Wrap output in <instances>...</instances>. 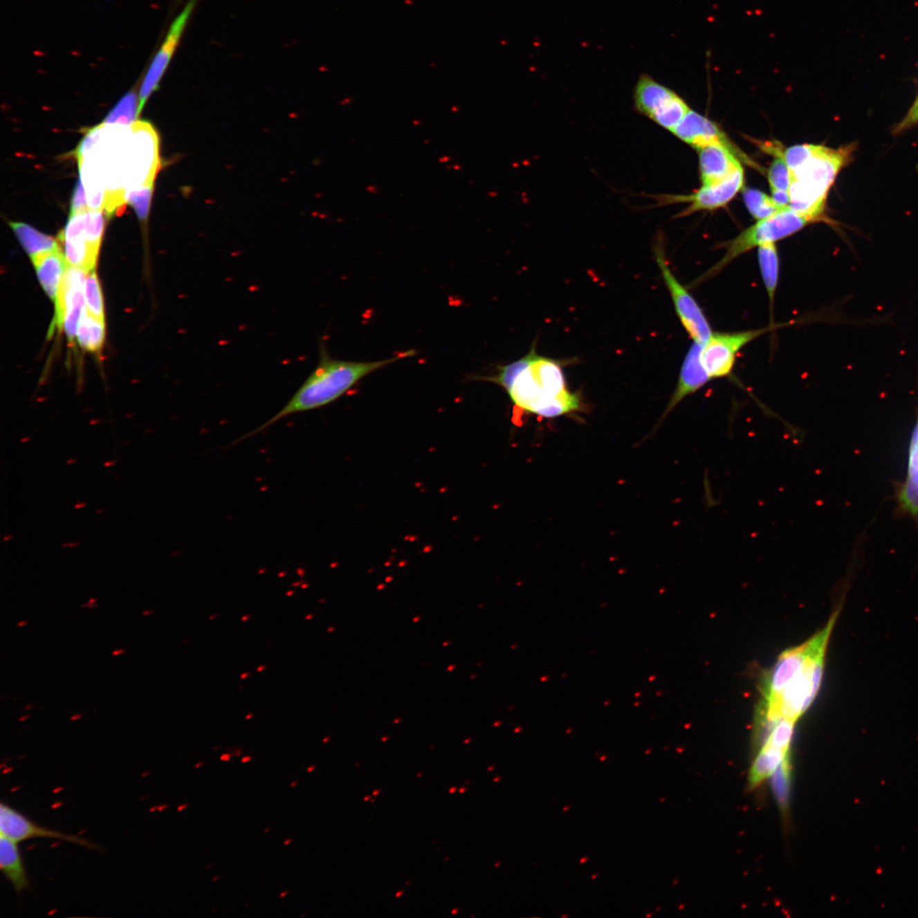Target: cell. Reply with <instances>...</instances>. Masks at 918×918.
<instances>
[{
	"mask_svg": "<svg viewBox=\"0 0 918 918\" xmlns=\"http://www.w3.org/2000/svg\"><path fill=\"white\" fill-rule=\"evenodd\" d=\"M160 168L159 138L149 122H136L131 125L127 167L126 192L154 183Z\"/></svg>",
	"mask_w": 918,
	"mask_h": 918,
	"instance_id": "cell-6",
	"label": "cell"
},
{
	"mask_svg": "<svg viewBox=\"0 0 918 918\" xmlns=\"http://www.w3.org/2000/svg\"><path fill=\"white\" fill-rule=\"evenodd\" d=\"M672 133L677 138L697 150L708 146L726 147L746 165L753 168H759L755 163L728 139L718 125L696 111L690 110L682 121L672 130Z\"/></svg>",
	"mask_w": 918,
	"mask_h": 918,
	"instance_id": "cell-12",
	"label": "cell"
},
{
	"mask_svg": "<svg viewBox=\"0 0 918 918\" xmlns=\"http://www.w3.org/2000/svg\"><path fill=\"white\" fill-rule=\"evenodd\" d=\"M456 790H457L456 787H452L451 790L449 791H450V793H455V791Z\"/></svg>",
	"mask_w": 918,
	"mask_h": 918,
	"instance_id": "cell-46",
	"label": "cell"
},
{
	"mask_svg": "<svg viewBox=\"0 0 918 918\" xmlns=\"http://www.w3.org/2000/svg\"><path fill=\"white\" fill-rule=\"evenodd\" d=\"M318 365L276 414L237 442L254 437L289 416L303 414L329 406L339 400L364 378L394 362L415 355L414 349L388 359L375 362H353L331 358L324 342L319 347Z\"/></svg>",
	"mask_w": 918,
	"mask_h": 918,
	"instance_id": "cell-1",
	"label": "cell"
},
{
	"mask_svg": "<svg viewBox=\"0 0 918 918\" xmlns=\"http://www.w3.org/2000/svg\"><path fill=\"white\" fill-rule=\"evenodd\" d=\"M918 125V110L912 114H906V116L899 121L893 129L894 136L901 135L908 130Z\"/></svg>",
	"mask_w": 918,
	"mask_h": 918,
	"instance_id": "cell-35",
	"label": "cell"
},
{
	"mask_svg": "<svg viewBox=\"0 0 918 918\" xmlns=\"http://www.w3.org/2000/svg\"><path fill=\"white\" fill-rule=\"evenodd\" d=\"M917 110H918V92L915 100H914L912 107H910V109H909L908 113L906 114H912L913 113H915V111Z\"/></svg>",
	"mask_w": 918,
	"mask_h": 918,
	"instance_id": "cell-36",
	"label": "cell"
},
{
	"mask_svg": "<svg viewBox=\"0 0 918 918\" xmlns=\"http://www.w3.org/2000/svg\"><path fill=\"white\" fill-rule=\"evenodd\" d=\"M104 128H105V124L102 122V124L89 130L84 139L82 140L80 144L76 148L75 152H74L77 161L80 162L81 159H83L84 156L98 143L100 137L102 136Z\"/></svg>",
	"mask_w": 918,
	"mask_h": 918,
	"instance_id": "cell-33",
	"label": "cell"
},
{
	"mask_svg": "<svg viewBox=\"0 0 918 918\" xmlns=\"http://www.w3.org/2000/svg\"><path fill=\"white\" fill-rule=\"evenodd\" d=\"M10 226L32 259L61 248L58 239H55L54 237L46 235L31 226L22 222H10Z\"/></svg>",
	"mask_w": 918,
	"mask_h": 918,
	"instance_id": "cell-21",
	"label": "cell"
},
{
	"mask_svg": "<svg viewBox=\"0 0 918 918\" xmlns=\"http://www.w3.org/2000/svg\"><path fill=\"white\" fill-rule=\"evenodd\" d=\"M0 868L17 894L30 887L27 872L17 842L0 836Z\"/></svg>",
	"mask_w": 918,
	"mask_h": 918,
	"instance_id": "cell-20",
	"label": "cell"
},
{
	"mask_svg": "<svg viewBox=\"0 0 918 918\" xmlns=\"http://www.w3.org/2000/svg\"><path fill=\"white\" fill-rule=\"evenodd\" d=\"M248 616H244V618H243V621H246V620H248Z\"/></svg>",
	"mask_w": 918,
	"mask_h": 918,
	"instance_id": "cell-60",
	"label": "cell"
},
{
	"mask_svg": "<svg viewBox=\"0 0 918 918\" xmlns=\"http://www.w3.org/2000/svg\"><path fill=\"white\" fill-rule=\"evenodd\" d=\"M41 285L52 300L57 298L68 264L61 248L33 259Z\"/></svg>",
	"mask_w": 918,
	"mask_h": 918,
	"instance_id": "cell-19",
	"label": "cell"
},
{
	"mask_svg": "<svg viewBox=\"0 0 918 918\" xmlns=\"http://www.w3.org/2000/svg\"><path fill=\"white\" fill-rule=\"evenodd\" d=\"M499 780H500V778H496V779H494V782H499Z\"/></svg>",
	"mask_w": 918,
	"mask_h": 918,
	"instance_id": "cell-56",
	"label": "cell"
},
{
	"mask_svg": "<svg viewBox=\"0 0 918 918\" xmlns=\"http://www.w3.org/2000/svg\"><path fill=\"white\" fill-rule=\"evenodd\" d=\"M810 650V641L791 648L780 656L768 679L765 701L778 696L801 670Z\"/></svg>",
	"mask_w": 918,
	"mask_h": 918,
	"instance_id": "cell-18",
	"label": "cell"
},
{
	"mask_svg": "<svg viewBox=\"0 0 918 918\" xmlns=\"http://www.w3.org/2000/svg\"><path fill=\"white\" fill-rule=\"evenodd\" d=\"M655 258L680 322L694 342L704 345L713 333L708 318L688 289L672 273L661 244L655 247Z\"/></svg>",
	"mask_w": 918,
	"mask_h": 918,
	"instance_id": "cell-7",
	"label": "cell"
},
{
	"mask_svg": "<svg viewBox=\"0 0 918 918\" xmlns=\"http://www.w3.org/2000/svg\"><path fill=\"white\" fill-rule=\"evenodd\" d=\"M298 783H299L298 780H295V782L291 783V785H290V787H295Z\"/></svg>",
	"mask_w": 918,
	"mask_h": 918,
	"instance_id": "cell-45",
	"label": "cell"
},
{
	"mask_svg": "<svg viewBox=\"0 0 918 918\" xmlns=\"http://www.w3.org/2000/svg\"><path fill=\"white\" fill-rule=\"evenodd\" d=\"M814 222L811 219L805 217L797 212L787 208L773 217L759 221L755 225L743 230L734 239L719 245L726 253L719 261L712 266L708 271L693 282V285H699L712 279L719 275L732 261L746 253L761 245L775 244L776 241L793 236L805 226Z\"/></svg>",
	"mask_w": 918,
	"mask_h": 918,
	"instance_id": "cell-4",
	"label": "cell"
},
{
	"mask_svg": "<svg viewBox=\"0 0 918 918\" xmlns=\"http://www.w3.org/2000/svg\"><path fill=\"white\" fill-rule=\"evenodd\" d=\"M95 607H96L95 603H91V602H89L88 604H84L81 605V607H87L89 609L95 608Z\"/></svg>",
	"mask_w": 918,
	"mask_h": 918,
	"instance_id": "cell-38",
	"label": "cell"
},
{
	"mask_svg": "<svg viewBox=\"0 0 918 918\" xmlns=\"http://www.w3.org/2000/svg\"><path fill=\"white\" fill-rule=\"evenodd\" d=\"M789 750L763 745L749 771L751 787H756L771 778L783 762L789 758Z\"/></svg>",
	"mask_w": 918,
	"mask_h": 918,
	"instance_id": "cell-22",
	"label": "cell"
},
{
	"mask_svg": "<svg viewBox=\"0 0 918 918\" xmlns=\"http://www.w3.org/2000/svg\"><path fill=\"white\" fill-rule=\"evenodd\" d=\"M252 760H253V757H251V756H246V757L243 758V760H241V763H248V762H250Z\"/></svg>",
	"mask_w": 918,
	"mask_h": 918,
	"instance_id": "cell-39",
	"label": "cell"
},
{
	"mask_svg": "<svg viewBox=\"0 0 918 918\" xmlns=\"http://www.w3.org/2000/svg\"><path fill=\"white\" fill-rule=\"evenodd\" d=\"M84 298L87 312L95 318L104 320V303L98 274L94 270L85 279Z\"/></svg>",
	"mask_w": 918,
	"mask_h": 918,
	"instance_id": "cell-29",
	"label": "cell"
},
{
	"mask_svg": "<svg viewBox=\"0 0 918 918\" xmlns=\"http://www.w3.org/2000/svg\"><path fill=\"white\" fill-rule=\"evenodd\" d=\"M776 158L772 162L768 171V180L771 191L789 192L793 176L789 165L778 149L774 150Z\"/></svg>",
	"mask_w": 918,
	"mask_h": 918,
	"instance_id": "cell-28",
	"label": "cell"
},
{
	"mask_svg": "<svg viewBox=\"0 0 918 918\" xmlns=\"http://www.w3.org/2000/svg\"><path fill=\"white\" fill-rule=\"evenodd\" d=\"M634 102L639 113L670 131L690 110L678 94L648 74L639 77L634 88Z\"/></svg>",
	"mask_w": 918,
	"mask_h": 918,
	"instance_id": "cell-5",
	"label": "cell"
},
{
	"mask_svg": "<svg viewBox=\"0 0 918 918\" xmlns=\"http://www.w3.org/2000/svg\"><path fill=\"white\" fill-rule=\"evenodd\" d=\"M27 623H28V621H24V622H20L19 623H18V624H17V626H18V627H22V626L26 625V624H27Z\"/></svg>",
	"mask_w": 918,
	"mask_h": 918,
	"instance_id": "cell-42",
	"label": "cell"
},
{
	"mask_svg": "<svg viewBox=\"0 0 918 918\" xmlns=\"http://www.w3.org/2000/svg\"><path fill=\"white\" fill-rule=\"evenodd\" d=\"M270 830V827L265 829V831H264V832H269Z\"/></svg>",
	"mask_w": 918,
	"mask_h": 918,
	"instance_id": "cell-57",
	"label": "cell"
},
{
	"mask_svg": "<svg viewBox=\"0 0 918 918\" xmlns=\"http://www.w3.org/2000/svg\"><path fill=\"white\" fill-rule=\"evenodd\" d=\"M744 184V171L739 169L726 179L711 185H704L688 196H659V205L677 203H690V205L676 217H685L698 211L715 210L726 206L742 190Z\"/></svg>",
	"mask_w": 918,
	"mask_h": 918,
	"instance_id": "cell-10",
	"label": "cell"
},
{
	"mask_svg": "<svg viewBox=\"0 0 918 918\" xmlns=\"http://www.w3.org/2000/svg\"><path fill=\"white\" fill-rule=\"evenodd\" d=\"M85 273L68 266L55 304V326L64 329L70 341L77 336L84 304Z\"/></svg>",
	"mask_w": 918,
	"mask_h": 918,
	"instance_id": "cell-11",
	"label": "cell"
},
{
	"mask_svg": "<svg viewBox=\"0 0 918 918\" xmlns=\"http://www.w3.org/2000/svg\"><path fill=\"white\" fill-rule=\"evenodd\" d=\"M248 675V674L241 675V679L246 678Z\"/></svg>",
	"mask_w": 918,
	"mask_h": 918,
	"instance_id": "cell-54",
	"label": "cell"
},
{
	"mask_svg": "<svg viewBox=\"0 0 918 918\" xmlns=\"http://www.w3.org/2000/svg\"><path fill=\"white\" fill-rule=\"evenodd\" d=\"M463 791H466V787H463V789H461V790L459 791V793H463Z\"/></svg>",
	"mask_w": 918,
	"mask_h": 918,
	"instance_id": "cell-49",
	"label": "cell"
},
{
	"mask_svg": "<svg viewBox=\"0 0 918 918\" xmlns=\"http://www.w3.org/2000/svg\"><path fill=\"white\" fill-rule=\"evenodd\" d=\"M839 612L840 608H838L823 629L809 639L810 650L807 659L789 686L775 697L765 701L762 719L767 730H771L782 719L797 722L815 701L823 682L828 643Z\"/></svg>",
	"mask_w": 918,
	"mask_h": 918,
	"instance_id": "cell-3",
	"label": "cell"
},
{
	"mask_svg": "<svg viewBox=\"0 0 918 918\" xmlns=\"http://www.w3.org/2000/svg\"><path fill=\"white\" fill-rule=\"evenodd\" d=\"M702 345L694 342L683 360L678 384L660 419L659 425L687 396L693 395L707 385L712 378L708 376L701 360Z\"/></svg>",
	"mask_w": 918,
	"mask_h": 918,
	"instance_id": "cell-14",
	"label": "cell"
},
{
	"mask_svg": "<svg viewBox=\"0 0 918 918\" xmlns=\"http://www.w3.org/2000/svg\"><path fill=\"white\" fill-rule=\"evenodd\" d=\"M758 260L772 312L780 277V257L775 244H764L758 248Z\"/></svg>",
	"mask_w": 918,
	"mask_h": 918,
	"instance_id": "cell-23",
	"label": "cell"
},
{
	"mask_svg": "<svg viewBox=\"0 0 918 918\" xmlns=\"http://www.w3.org/2000/svg\"><path fill=\"white\" fill-rule=\"evenodd\" d=\"M264 668H265V667L259 668H258V671H259H259H261L262 669H264Z\"/></svg>",
	"mask_w": 918,
	"mask_h": 918,
	"instance_id": "cell-59",
	"label": "cell"
},
{
	"mask_svg": "<svg viewBox=\"0 0 918 918\" xmlns=\"http://www.w3.org/2000/svg\"><path fill=\"white\" fill-rule=\"evenodd\" d=\"M0 832L1 835L17 843L32 838H52L72 843L90 850L99 849L95 843L80 836L66 834L39 826L24 814L3 802L0 806Z\"/></svg>",
	"mask_w": 918,
	"mask_h": 918,
	"instance_id": "cell-13",
	"label": "cell"
},
{
	"mask_svg": "<svg viewBox=\"0 0 918 918\" xmlns=\"http://www.w3.org/2000/svg\"><path fill=\"white\" fill-rule=\"evenodd\" d=\"M536 352V347L533 345L531 351L524 358H520L515 362L508 365L497 367V373L493 376L482 378V380L494 383L501 386L505 389V392L511 387L513 382L518 377V375L529 367L531 363L538 358Z\"/></svg>",
	"mask_w": 918,
	"mask_h": 918,
	"instance_id": "cell-26",
	"label": "cell"
},
{
	"mask_svg": "<svg viewBox=\"0 0 918 918\" xmlns=\"http://www.w3.org/2000/svg\"><path fill=\"white\" fill-rule=\"evenodd\" d=\"M369 798H370L369 796V797H366L365 798H364V800H365V801L369 800Z\"/></svg>",
	"mask_w": 918,
	"mask_h": 918,
	"instance_id": "cell-58",
	"label": "cell"
},
{
	"mask_svg": "<svg viewBox=\"0 0 918 918\" xmlns=\"http://www.w3.org/2000/svg\"><path fill=\"white\" fill-rule=\"evenodd\" d=\"M232 756L230 755V754H228V753L222 754V755H221V760L228 762V761L232 760Z\"/></svg>",
	"mask_w": 918,
	"mask_h": 918,
	"instance_id": "cell-37",
	"label": "cell"
},
{
	"mask_svg": "<svg viewBox=\"0 0 918 918\" xmlns=\"http://www.w3.org/2000/svg\"><path fill=\"white\" fill-rule=\"evenodd\" d=\"M84 213L71 214L68 224L60 233L58 240L64 246L65 257L68 266L91 273L94 270L99 250L92 246L82 235Z\"/></svg>",
	"mask_w": 918,
	"mask_h": 918,
	"instance_id": "cell-15",
	"label": "cell"
},
{
	"mask_svg": "<svg viewBox=\"0 0 918 918\" xmlns=\"http://www.w3.org/2000/svg\"><path fill=\"white\" fill-rule=\"evenodd\" d=\"M77 340L82 348L91 352H100L105 340V322L85 312L77 329Z\"/></svg>",
	"mask_w": 918,
	"mask_h": 918,
	"instance_id": "cell-24",
	"label": "cell"
},
{
	"mask_svg": "<svg viewBox=\"0 0 918 918\" xmlns=\"http://www.w3.org/2000/svg\"><path fill=\"white\" fill-rule=\"evenodd\" d=\"M312 618V616H307L306 618H307V619H309V618Z\"/></svg>",
	"mask_w": 918,
	"mask_h": 918,
	"instance_id": "cell-63",
	"label": "cell"
},
{
	"mask_svg": "<svg viewBox=\"0 0 918 918\" xmlns=\"http://www.w3.org/2000/svg\"><path fill=\"white\" fill-rule=\"evenodd\" d=\"M587 861V858L583 859V860H582L581 862H582H582H585V861Z\"/></svg>",
	"mask_w": 918,
	"mask_h": 918,
	"instance_id": "cell-61",
	"label": "cell"
},
{
	"mask_svg": "<svg viewBox=\"0 0 918 918\" xmlns=\"http://www.w3.org/2000/svg\"><path fill=\"white\" fill-rule=\"evenodd\" d=\"M743 200L749 213L759 221L771 217L784 210L775 203L771 196L755 189H746L743 192Z\"/></svg>",
	"mask_w": 918,
	"mask_h": 918,
	"instance_id": "cell-27",
	"label": "cell"
},
{
	"mask_svg": "<svg viewBox=\"0 0 918 918\" xmlns=\"http://www.w3.org/2000/svg\"><path fill=\"white\" fill-rule=\"evenodd\" d=\"M315 769V765H311V766L308 767V769H307V772H308V773H311V772H312V771H314Z\"/></svg>",
	"mask_w": 918,
	"mask_h": 918,
	"instance_id": "cell-41",
	"label": "cell"
},
{
	"mask_svg": "<svg viewBox=\"0 0 918 918\" xmlns=\"http://www.w3.org/2000/svg\"><path fill=\"white\" fill-rule=\"evenodd\" d=\"M89 208L86 193H85L83 183L81 180L77 181L75 191H74L72 202H71V213L77 214L81 212L86 211Z\"/></svg>",
	"mask_w": 918,
	"mask_h": 918,
	"instance_id": "cell-34",
	"label": "cell"
},
{
	"mask_svg": "<svg viewBox=\"0 0 918 918\" xmlns=\"http://www.w3.org/2000/svg\"><path fill=\"white\" fill-rule=\"evenodd\" d=\"M458 912H459V909H455V910H453V912H452V914H456V913Z\"/></svg>",
	"mask_w": 918,
	"mask_h": 918,
	"instance_id": "cell-52",
	"label": "cell"
},
{
	"mask_svg": "<svg viewBox=\"0 0 918 918\" xmlns=\"http://www.w3.org/2000/svg\"><path fill=\"white\" fill-rule=\"evenodd\" d=\"M89 602H91V603H95L96 599H94V598H91V599Z\"/></svg>",
	"mask_w": 918,
	"mask_h": 918,
	"instance_id": "cell-48",
	"label": "cell"
},
{
	"mask_svg": "<svg viewBox=\"0 0 918 918\" xmlns=\"http://www.w3.org/2000/svg\"><path fill=\"white\" fill-rule=\"evenodd\" d=\"M288 894V891H284V893H282V894H280V897H281V898H284V897H286V895H287Z\"/></svg>",
	"mask_w": 918,
	"mask_h": 918,
	"instance_id": "cell-44",
	"label": "cell"
},
{
	"mask_svg": "<svg viewBox=\"0 0 918 918\" xmlns=\"http://www.w3.org/2000/svg\"><path fill=\"white\" fill-rule=\"evenodd\" d=\"M403 894V892H400V893L396 894V897H399L400 895H401V894Z\"/></svg>",
	"mask_w": 918,
	"mask_h": 918,
	"instance_id": "cell-53",
	"label": "cell"
},
{
	"mask_svg": "<svg viewBox=\"0 0 918 918\" xmlns=\"http://www.w3.org/2000/svg\"><path fill=\"white\" fill-rule=\"evenodd\" d=\"M493 767H490V768L488 769V771H493Z\"/></svg>",
	"mask_w": 918,
	"mask_h": 918,
	"instance_id": "cell-62",
	"label": "cell"
},
{
	"mask_svg": "<svg viewBox=\"0 0 918 918\" xmlns=\"http://www.w3.org/2000/svg\"><path fill=\"white\" fill-rule=\"evenodd\" d=\"M895 499L899 514L913 520L918 527V406L909 443L906 478L897 486Z\"/></svg>",
	"mask_w": 918,
	"mask_h": 918,
	"instance_id": "cell-16",
	"label": "cell"
},
{
	"mask_svg": "<svg viewBox=\"0 0 918 918\" xmlns=\"http://www.w3.org/2000/svg\"><path fill=\"white\" fill-rule=\"evenodd\" d=\"M329 740H330L329 737H327V738L323 739V743L329 742Z\"/></svg>",
	"mask_w": 918,
	"mask_h": 918,
	"instance_id": "cell-47",
	"label": "cell"
},
{
	"mask_svg": "<svg viewBox=\"0 0 918 918\" xmlns=\"http://www.w3.org/2000/svg\"><path fill=\"white\" fill-rule=\"evenodd\" d=\"M199 2V0H188L184 8L171 24L165 39H163L161 46H159L157 53L152 58L149 68L145 74L140 88V113L144 109L145 104L147 103L152 93L157 90L160 81H161L163 74L165 73L174 53H176L185 29L187 28L189 20L194 12Z\"/></svg>",
	"mask_w": 918,
	"mask_h": 918,
	"instance_id": "cell-9",
	"label": "cell"
},
{
	"mask_svg": "<svg viewBox=\"0 0 918 918\" xmlns=\"http://www.w3.org/2000/svg\"><path fill=\"white\" fill-rule=\"evenodd\" d=\"M154 190V183H152L126 192V203L134 208L137 217L141 221L147 220Z\"/></svg>",
	"mask_w": 918,
	"mask_h": 918,
	"instance_id": "cell-31",
	"label": "cell"
},
{
	"mask_svg": "<svg viewBox=\"0 0 918 918\" xmlns=\"http://www.w3.org/2000/svg\"><path fill=\"white\" fill-rule=\"evenodd\" d=\"M292 842H293V839H292V838H289V839H288V840H286V841L284 842V845H290V843H291Z\"/></svg>",
	"mask_w": 918,
	"mask_h": 918,
	"instance_id": "cell-43",
	"label": "cell"
},
{
	"mask_svg": "<svg viewBox=\"0 0 918 918\" xmlns=\"http://www.w3.org/2000/svg\"><path fill=\"white\" fill-rule=\"evenodd\" d=\"M105 228L103 210H87L84 212L83 234L93 247L100 250Z\"/></svg>",
	"mask_w": 918,
	"mask_h": 918,
	"instance_id": "cell-30",
	"label": "cell"
},
{
	"mask_svg": "<svg viewBox=\"0 0 918 918\" xmlns=\"http://www.w3.org/2000/svg\"><path fill=\"white\" fill-rule=\"evenodd\" d=\"M80 717H81V715H79V716H74V717H73L72 719H77V718H80Z\"/></svg>",
	"mask_w": 918,
	"mask_h": 918,
	"instance_id": "cell-55",
	"label": "cell"
},
{
	"mask_svg": "<svg viewBox=\"0 0 918 918\" xmlns=\"http://www.w3.org/2000/svg\"><path fill=\"white\" fill-rule=\"evenodd\" d=\"M124 652H125V650H115V652H113V656L121 655V654H122V653H124Z\"/></svg>",
	"mask_w": 918,
	"mask_h": 918,
	"instance_id": "cell-40",
	"label": "cell"
},
{
	"mask_svg": "<svg viewBox=\"0 0 918 918\" xmlns=\"http://www.w3.org/2000/svg\"><path fill=\"white\" fill-rule=\"evenodd\" d=\"M251 717H253V715L248 716L246 719H250V718H251Z\"/></svg>",
	"mask_w": 918,
	"mask_h": 918,
	"instance_id": "cell-64",
	"label": "cell"
},
{
	"mask_svg": "<svg viewBox=\"0 0 918 918\" xmlns=\"http://www.w3.org/2000/svg\"><path fill=\"white\" fill-rule=\"evenodd\" d=\"M856 143L834 149L820 145H797L780 152L793 176L789 208L814 222L825 217L827 200L841 171L854 158Z\"/></svg>",
	"mask_w": 918,
	"mask_h": 918,
	"instance_id": "cell-2",
	"label": "cell"
},
{
	"mask_svg": "<svg viewBox=\"0 0 918 918\" xmlns=\"http://www.w3.org/2000/svg\"><path fill=\"white\" fill-rule=\"evenodd\" d=\"M773 775H775L774 789L775 796L778 799L780 807L785 810L787 807V801H789V758L783 762Z\"/></svg>",
	"mask_w": 918,
	"mask_h": 918,
	"instance_id": "cell-32",
	"label": "cell"
},
{
	"mask_svg": "<svg viewBox=\"0 0 918 918\" xmlns=\"http://www.w3.org/2000/svg\"><path fill=\"white\" fill-rule=\"evenodd\" d=\"M702 185H711L742 168L741 160L726 147L708 146L697 150Z\"/></svg>",
	"mask_w": 918,
	"mask_h": 918,
	"instance_id": "cell-17",
	"label": "cell"
},
{
	"mask_svg": "<svg viewBox=\"0 0 918 918\" xmlns=\"http://www.w3.org/2000/svg\"><path fill=\"white\" fill-rule=\"evenodd\" d=\"M219 879H220V876H214V879H213L214 882H215V881L218 880Z\"/></svg>",
	"mask_w": 918,
	"mask_h": 918,
	"instance_id": "cell-51",
	"label": "cell"
},
{
	"mask_svg": "<svg viewBox=\"0 0 918 918\" xmlns=\"http://www.w3.org/2000/svg\"><path fill=\"white\" fill-rule=\"evenodd\" d=\"M140 99L133 89L122 98L103 121L105 125H131L140 116Z\"/></svg>",
	"mask_w": 918,
	"mask_h": 918,
	"instance_id": "cell-25",
	"label": "cell"
},
{
	"mask_svg": "<svg viewBox=\"0 0 918 918\" xmlns=\"http://www.w3.org/2000/svg\"><path fill=\"white\" fill-rule=\"evenodd\" d=\"M782 325H771L768 328L741 331L734 333H713L708 340L702 345L701 360L708 376L721 378L730 376L733 371L735 360L740 351L746 345L763 334Z\"/></svg>",
	"mask_w": 918,
	"mask_h": 918,
	"instance_id": "cell-8",
	"label": "cell"
},
{
	"mask_svg": "<svg viewBox=\"0 0 918 918\" xmlns=\"http://www.w3.org/2000/svg\"><path fill=\"white\" fill-rule=\"evenodd\" d=\"M380 790H378V791H374V796H376V795H377L378 793H380Z\"/></svg>",
	"mask_w": 918,
	"mask_h": 918,
	"instance_id": "cell-50",
	"label": "cell"
}]
</instances>
